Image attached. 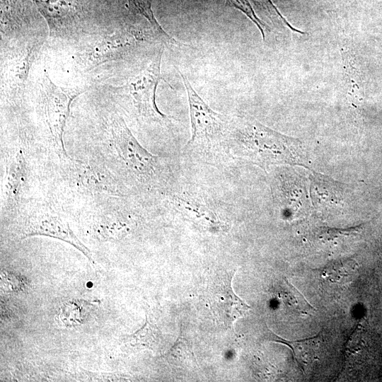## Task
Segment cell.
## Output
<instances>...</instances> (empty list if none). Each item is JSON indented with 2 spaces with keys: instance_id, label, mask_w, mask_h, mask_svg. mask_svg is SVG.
Returning a JSON list of instances; mask_svg holds the SVG:
<instances>
[{
  "instance_id": "1",
  "label": "cell",
  "mask_w": 382,
  "mask_h": 382,
  "mask_svg": "<svg viewBox=\"0 0 382 382\" xmlns=\"http://www.w3.org/2000/svg\"><path fill=\"white\" fill-rule=\"evenodd\" d=\"M226 151L263 169L271 166H304L306 155L299 139L279 133L247 116L231 117Z\"/></svg>"
},
{
  "instance_id": "2",
  "label": "cell",
  "mask_w": 382,
  "mask_h": 382,
  "mask_svg": "<svg viewBox=\"0 0 382 382\" xmlns=\"http://www.w3.org/2000/svg\"><path fill=\"white\" fill-rule=\"evenodd\" d=\"M185 88L191 124V138L184 147L189 155L207 156L225 150L231 117L215 112L199 96L187 76L178 69Z\"/></svg>"
},
{
  "instance_id": "3",
  "label": "cell",
  "mask_w": 382,
  "mask_h": 382,
  "mask_svg": "<svg viewBox=\"0 0 382 382\" xmlns=\"http://www.w3.org/2000/svg\"><path fill=\"white\" fill-rule=\"evenodd\" d=\"M163 50H160L127 82L114 88L122 106L135 118L146 123L163 125L170 122L171 117L161 112L156 102L158 85L162 80L166 82L161 73Z\"/></svg>"
},
{
  "instance_id": "4",
  "label": "cell",
  "mask_w": 382,
  "mask_h": 382,
  "mask_svg": "<svg viewBox=\"0 0 382 382\" xmlns=\"http://www.w3.org/2000/svg\"><path fill=\"white\" fill-rule=\"evenodd\" d=\"M110 131L113 146L134 177L144 183L161 182L166 174L162 159L139 144L120 115L112 117Z\"/></svg>"
},
{
  "instance_id": "5",
  "label": "cell",
  "mask_w": 382,
  "mask_h": 382,
  "mask_svg": "<svg viewBox=\"0 0 382 382\" xmlns=\"http://www.w3.org/2000/svg\"><path fill=\"white\" fill-rule=\"evenodd\" d=\"M38 89L42 105L45 123L49 129L55 152L62 161L69 159L64 147L63 134L73 100L82 89H63L56 86L49 78L46 70L38 82Z\"/></svg>"
},
{
  "instance_id": "6",
  "label": "cell",
  "mask_w": 382,
  "mask_h": 382,
  "mask_svg": "<svg viewBox=\"0 0 382 382\" xmlns=\"http://www.w3.org/2000/svg\"><path fill=\"white\" fill-rule=\"evenodd\" d=\"M236 271L216 270L209 273L202 292V299L214 319L230 328L250 309L233 290L232 279Z\"/></svg>"
},
{
  "instance_id": "7",
  "label": "cell",
  "mask_w": 382,
  "mask_h": 382,
  "mask_svg": "<svg viewBox=\"0 0 382 382\" xmlns=\"http://www.w3.org/2000/svg\"><path fill=\"white\" fill-rule=\"evenodd\" d=\"M21 236L22 238L44 236L61 240L74 246L94 263L90 250L79 239L69 224L50 207L33 209L24 219Z\"/></svg>"
},
{
  "instance_id": "8",
  "label": "cell",
  "mask_w": 382,
  "mask_h": 382,
  "mask_svg": "<svg viewBox=\"0 0 382 382\" xmlns=\"http://www.w3.org/2000/svg\"><path fill=\"white\" fill-rule=\"evenodd\" d=\"M71 178L81 187L93 193L117 195V183L105 169L83 161H65Z\"/></svg>"
},
{
  "instance_id": "9",
  "label": "cell",
  "mask_w": 382,
  "mask_h": 382,
  "mask_svg": "<svg viewBox=\"0 0 382 382\" xmlns=\"http://www.w3.org/2000/svg\"><path fill=\"white\" fill-rule=\"evenodd\" d=\"M28 180L25 158L22 150H18L8 160L4 187V198L10 208L20 201Z\"/></svg>"
},
{
  "instance_id": "10",
  "label": "cell",
  "mask_w": 382,
  "mask_h": 382,
  "mask_svg": "<svg viewBox=\"0 0 382 382\" xmlns=\"http://www.w3.org/2000/svg\"><path fill=\"white\" fill-rule=\"evenodd\" d=\"M174 207L186 218L192 221L212 229L221 226L220 219L216 214L201 200L187 194L173 196Z\"/></svg>"
},
{
  "instance_id": "11",
  "label": "cell",
  "mask_w": 382,
  "mask_h": 382,
  "mask_svg": "<svg viewBox=\"0 0 382 382\" xmlns=\"http://www.w3.org/2000/svg\"><path fill=\"white\" fill-rule=\"evenodd\" d=\"M130 227L127 219L118 212H108L96 220L93 229L103 241H117L126 236Z\"/></svg>"
},
{
  "instance_id": "12",
  "label": "cell",
  "mask_w": 382,
  "mask_h": 382,
  "mask_svg": "<svg viewBox=\"0 0 382 382\" xmlns=\"http://www.w3.org/2000/svg\"><path fill=\"white\" fill-rule=\"evenodd\" d=\"M161 332L148 313L146 323L135 332L127 335L125 341L132 347L156 350L161 341Z\"/></svg>"
},
{
  "instance_id": "13",
  "label": "cell",
  "mask_w": 382,
  "mask_h": 382,
  "mask_svg": "<svg viewBox=\"0 0 382 382\" xmlns=\"http://www.w3.org/2000/svg\"><path fill=\"white\" fill-rule=\"evenodd\" d=\"M165 356L174 366H192L197 365L192 345L180 332L175 344Z\"/></svg>"
},
{
  "instance_id": "14",
  "label": "cell",
  "mask_w": 382,
  "mask_h": 382,
  "mask_svg": "<svg viewBox=\"0 0 382 382\" xmlns=\"http://www.w3.org/2000/svg\"><path fill=\"white\" fill-rule=\"evenodd\" d=\"M86 311L83 301L77 299L66 301L59 308L58 318L66 328L81 325L85 319Z\"/></svg>"
},
{
  "instance_id": "15",
  "label": "cell",
  "mask_w": 382,
  "mask_h": 382,
  "mask_svg": "<svg viewBox=\"0 0 382 382\" xmlns=\"http://www.w3.org/2000/svg\"><path fill=\"white\" fill-rule=\"evenodd\" d=\"M127 1L129 8L144 17L157 33L173 42L175 45H183L179 43L167 33L158 22L152 10L151 0H127Z\"/></svg>"
},
{
  "instance_id": "16",
  "label": "cell",
  "mask_w": 382,
  "mask_h": 382,
  "mask_svg": "<svg viewBox=\"0 0 382 382\" xmlns=\"http://www.w3.org/2000/svg\"><path fill=\"white\" fill-rule=\"evenodd\" d=\"M226 6L238 9L245 14L258 28L263 41L265 40L267 25L257 17L248 0H225Z\"/></svg>"
},
{
  "instance_id": "17",
  "label": "cell",
  "mask_w": 382,
  "mask_h": 382,
  "mask_svg": "<svg viewBox=\"0 0 382 382\" xmlns=\"http://www.w3.org/2000/svg\"><path fill=\"white\" fill-rule=\"evenodd\" d=\"M253 4L262 11L265 15L270 19L273 23L283 24L289 28L291 31L304 34L303 32L293 27L286 19L280 13L272 0H251Z\"/></svg>"
},
{
  "instance_id": "18",
  "label": "cell",
  "mask_w": 382,
  "mask_h": 382,
  "mask_svg": "<svg viewBox=\"0 0 382 382\" xmlns=\"http://www.w3.org/2000/svg\"><path fill=\"white\" fill-rule=\"evenodd\" d=\"M1 282L6 288L11 291H19L25 289V282L19 275L9 272L1 273Z\"/></svg>"
}]
</instances>
